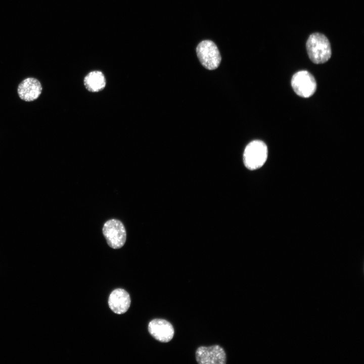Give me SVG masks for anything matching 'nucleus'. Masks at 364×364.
Here are the masks:
<instances>
[{"mask_svg":"<svg viewBox=\"0 0 364 364\" xmlns=\"http://www.w3.org/2000/svg\"><path fill=\"white\" fill-rule=\"evenodd\" d=\"M306 48L310 60L315 64H323L331 57L330 43L322 33L315 32L310 34L307 40Z\"/></svg>","mask_w":364,"mask_h":364,"instance_id":"nucleus-1","label":"nucleus"},{"mask_svg":"<svg viewBox=\"0 0 364 364\" xmlns=\"http://www.w3.org/2000/svg\"><path fill=\"white\" fill-rule=\"evenodd\" d=\"M266 145L260 140H254L246 147L243 161L245 166L250 170H255L261 167L267 158Z\"/></svg>","mask_w":364,"mask_h":364,"instance_id":"nucleus-2","label":"nucleus"},{"mask_svg":"<svg viewBox=\"0 0 364 364\" xmlns=\"http://www.w3.org/2000/svg\"><path fill=\"white\" fill-rule=\"evenodd\" d=\"M197 57L201 64L208 70L218 68L221 57L215 43L210 40L201 41L196 48Z\"/></svg>","mask_w":364,"mask_h":364,"instance_id":"nucleus-3","label":"nucleus"},{"mask_svg":"<svg viewBox=\"0 0 364 364\" xmlns=\"http://www.w3.org/2000/svg\"><path fill=\"white\" fill-rule=\"evenodd\" d=\"M103 234L108 245L113 249H119L125 243V229L119 220L112 219L107 221L103 225Z\"/></svg>","mask_w":364,"mask_h":364,"instance_id":"nucleus-4","label":"nucleus"},{"mask_svg":"<svg viewBox=\"0 0 364 364\" xmlns=\"http://www.w3.org/2000/svg\"><path fill=\"white\" fill-rule=\"evenodd\" d=\"M291 85L295 93L303 98L311 97L316 89L315 78L306 70H301L295 73L291 79Z\"/></svg>","mask_w":364,"mask_h":364,"instance_id":"nucleus-5","label":"nucleus"},{"mask_svg":"<svg viewBox=\"0 0 364 364\" xmlns=\"http://www.w3.org/2000/svg\"><path fill=\"white\" fill-rule=\"evenodd\" d=\"M196 359L200 364H225L226 354L224 349L218 345L200 346L195 353Z\"/></svg>","mask_w":364,"mask_h":364,"instance_id":"nucleus-6","label":"nucleus"},{"mask_svg":"<svg viewBox=\"0 0 364 364\" xmlns=\"http://www.w3.org/2000/svg\"><path fill=\"white\" fill-rule=\"evenodd\" d=\"M148 331L156 340L165 343L170 341L174 334L171 324L165 320L160 318L154 319L149 323Z\"/></svg>","mask_w":364,"mask_h":364,"instance_id":"nucleus-7","label":"nucleus"},{"mask_svg":"<svg viewBox=\"0 0 364 364\" xmlns=\"http://www.w3.org/2000/svg\"><path fill=\"white\" fill-rule=\"evenodd\" d=\"M42 89L41 83L37 79L28 77L19 84L17 93L21 100L31 102L36 100L39 97Z\"/></svg>","mask_w":364,"mask_h":364,"instance_id":"nucleus-8","label":"nucleus"},{"mask_svg":"<svg viewBox=\"0 0 364 364\" xmlns=\"http://www.w3.org/2000/svg\"><path fill=\"white\" fill-rule=\"evenodd\" d=\"M108 304L114 313L123 314L127 311L130 306V296L124 289H116L111 293L108 299Z\"/></svg>","mask_w":364,"mask_h":364,"instance_id":"nucleus-9","label":"nucleus"},{"mask_svg":"<svg viewBox=\"0 0 364 364\" xmlns=\"http://www.w3.org/2000/svg\"><path fill=\"white\" fill-rule=\"evenodd\" d=\"M84 84L85 88L89 92H98L105 87L106 79L101 71H94L84 77Z\"/></svg>","mask_w":364,"mask_h":364,"instance_id":"nucleus-10","label":"nucleus"}]
</instances>
